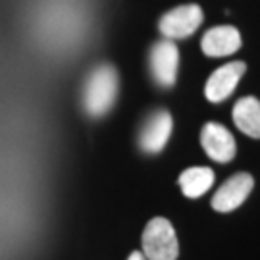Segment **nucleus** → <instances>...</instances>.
Masks as SVG:
<instances>
[{
	"mask_svg": "<svg viewBox=\"0 0 260 260\" xmlns=\"http://www.w3.org/2000/svg\"><path fill=\"white\" fill-rule=\"evenodd\" d=\"M245 70H247L245 62H230V64L218 68L206 81L205 96L210 103H223L235 91Z\"/></svg>",
	"mask_w": 260,
	"mask_h": 260,
	"instance_id": "nucleus-8",
	"label": "nucleus"
},
{
	"mask_svg": "<svg viewBox=\"0 0 260 260\" xmlns=\"http://www.w3.org/2000/svg\"><path fill=\"white\" fill-rule=\"evenodd\" d=\"M172 127H174V120L168 110H156L154 114H150V118L145 121L139 133L141 150H145L149 154L160 152L166 147L168 139L172 135Z\"/></svg>",
	"mask_w": 260,
	"mask_h": 260,
	"instance_id": "nucleus-7",
	"label": "nucleus"
},
{
	"mask_svg": "<svg viewBox=\"0 0 260 260\" xmlns=\"http://www.w3.org/2000/svg\"><path fill=\"white\" fill-rule=\"evenodd\" d=\"M233 121L252 139H260V101L254 96H243L233 106Z\"/></svg>",
	"mask_w": 260,
	"mask_h": 260,
	"instance_id": "nucleus-10",
	"label": "nucleus"
},
{
	"mask_svg": "<svg viewBox=\"0 0 260 260\" xmlns=\"http://www.w3.org/2000/svg\"><path fill=\"white\" fill-rule=\"evenodd\" d=\"M252 187H254V179L251 174L239 172L235 176L228 177L220 185V189L214 193L212 208L216 212H232L247 201Z\"/></svg>",
	"mask_w": 260,
	"mask_h": 260,
	"instance_id": "nucleus-4",
	"label": "nucleus"
},
{
	"mask_svg": "<svg viewBox=\"0 0 260 260\" xmlns=\"http://www.w3.org/2000/svg\"><path fill=\"white\" fill-rule=\"evenodd\" d=\"M201 48L210 58L233 54L235 50L241 48V35L233 25L212 27L205 33V37L201 41Z\"/></svg>",
	"mask_w": 260,
	"mask_h": 260,
	"instance_id": "nucleus-9",
	"label": "nucleus"
},
{
	"mask_svg": "<svg viewBox=\"0 0 260 260\" xmlns=\"http://www.w3.org/2000/svg\"><path fill=\"white\" fill-rule=\"evenodd\" d=\"M203 10L197 4H183L170 10L158 21V29L166 39H185L193 35L203 23Z\"/></svg>",
	"mask_w": 260,
	"mask_h": 260,
	"instance_id": "nucleus-3",
	"label": "nucleus"
},
{
	"mask_svg": "<svg viewBox=\"0 0 260 260\" xmlns=\"http://www.w3.org/2000/svg\"><path fill=\"white\" fill-rule=\"evenodd\" d=\"M201 145L206 154L214 162H220V164L232 162L237 152V145H235V137L232 135V131H228L223 125L214 123V121L206 123L201 131Z\"/></svg>",
	"mask_w": 260,
	"mask_h": 260,
	"instance_id": "nucleus-6",
	"label": "nucleus"
},
{
	"mask_svg": "<svg viewBox=\"0 0 260 260\" xmlns=\"http://www.w3.org/2000/svg\"><path fill=\"white\" fill-rule=\"evenodd\" d=\"M118 72L114 66H96L89 74L83 87V106L89 116L101 118L112 110L118 96Z\"/></svg>",
	"mask_w": 260,
	"mask_h": 260,
	"instance_id": "nucleus-1",
	"label": "nucleus"
},
{
	"mask_svg": "<svg viewBox=\"0 0 260 260\" xmlns=\"http://www.w3.org/2000/svg\"><path fill=\"white\" fill-rule=\"evenodd\" d=\"M141 241L147 260H176L179 254L176 230L166 218H152L147 223Z\"/></svg>",
	"mask_w": 260,
	"mask_h": 260,
	"instance_id": "nucleus-2",
	"label": "nucleus"
},
{
	"mask_svg": "<svg viewBox=\"0 0 260 260\" xmlns=\"http://www.w3.org/2000/svg\"><path fill=\"white\" fill-rule=\"evenodd\" d=\"M214 185V172L210 168H189L179 176V187L183 195L189 199H199L203 197Z\"/></svg>",
	"mask_w": 260,
	"mask_h": 260,
	"instance_id": "nucleus-11",
	"label": "nucleus"
},
{
	"mask_svg": "<svg viewBox=\"0 0 260 260\" xmlns=\"http://www.w3.org/2000/svg\"><path fill=\"white\" fill-rule=\"evenodd\" d=\"M179 50L172 39L156 43L150 50V72L160 87H172L177 79Z\"/></svg>",
	"mask_w": 260,
	"mask_h": 260,
	"instance_id": "nucleus-5",
	"label": "nucleus"
},
{
	"mask_svg": "<svg viewBox=\"0 0 260 260\" xmlns=\"http://www.w3.org/2000/svg\"><path fill=\"white\" fill-rule=\"evenodd\" d=\"M127 260H147V258H145V254H143V252L135 251V252H131L129 258H127Z\"/></svg>",
	"mask_w": 260,
	"mask_h": 260,
	"instance_id": "nucleus-12",
	"label": "nucleus"
}]
</instances>
